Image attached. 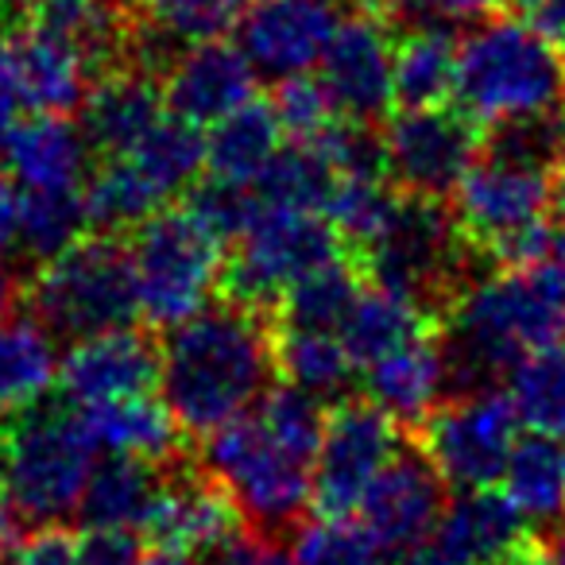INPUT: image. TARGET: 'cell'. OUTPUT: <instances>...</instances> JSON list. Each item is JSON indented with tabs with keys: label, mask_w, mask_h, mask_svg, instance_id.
I'll use <instances>...</instances> for the list:
<instances>
[{
	"label": "cell",
	"mask_w": 565,
	"mask_h": 565,
	"mask_svg": "<svg viewBox=\"0 0 565 565\" xmlns=\"http://www.w3.org/2000/svg\"><path fill=\"white\" fill-rule=\"evenodd\" d=\"M275 330L264 310L236 299L210 302L202 315L167 330L159 349V392L186 434L221 430L248 415L271 387Z\"/></svg>",
	"instance_id": "1"
},
{
	"label": "cell",
	"mask_w": 565,
	"mask_h": 565,
	"mask_svg": "<svg viewBox=\"0 0 565 565\" xmlns=\"http://www.w3.org/2000/svg\"><path fill=\"white\" fill-rule=\"evenodd\" d=\"M565 341V310L550 299L531 267L469 279L449 299L441 345L454 387H492L526 353Z\"/></svg>",
	"instance_id": "2"
},
{
	"label": "cell",
	"mask_w": 565,
	"mask_h": 565,
	"mask_svg": "<svg viewBox=\"0 0 565 565\" xmlns=\"http://www.w3.org/2000/svg\"><path fill=\"white\" fill-rule=\"evenodd\" d=\"M457 105L480 125L542 117L565 105V55L531 20L495 17L457 43Z\"/></svg>",
	"instance_id": "3"
},
{
	"label": "cell",
	"mask_w": 565,
	"mask_h": 565,
	"mask_svg": "<svg viewBox=\"0 0 565 565\" xmlns=\"http://www.w3.org/2000/svg\"><path fill=\"white\" fill-rule=\"evenodd\" d=\"M318 449L267 423L256 407L205 434L202 469L228 492L256 531H287L315 503Z\"/></svg>",
	"instance_id": "4"
},
{
	"label": "cell",
	"mask_w": 565,
	"mask_h": 565,
	"mask_svg": "<svg viewBox=\"0 0 565 565\" xmlns=\"http://www.w3.org/2000/svg\"><path fill=\"white\" fill-rule=\"evenodd\" d=\"M132 275L140 315L159 330L190 322L225 282V236L194 205H163L132 233Z\"/></svg>",
	"instance_id": "5"
},
{
	"label": "cell",
	"mask_w": 565,
	"mask_h": 565,
	"mask_svg": "<svg viewBox=\"0 0 565 565\" xmlns=\"http://www.w3.org/2000/svg\"><path fill=\"white\" fill-rule=\"evenodd\" d=\"M97 449L82 411L32 407L0 430V480L28 523L55 526L82 511Z\"/></svg>",
	"instance_id": "6"
},
{
	"label": "cell",
	"mask_w": 565,
	"mask_h": 565,
	"mask_svg": "<svg viewBox=\"0 0 565 565\" xmlns=\"http://www.w3.org/2000/svg\"><path fill=\"white\" fill-rule=\"evenodd\" d=\"M465 241L492 252L500 264L526 267L557 244L554 174L484 151L454 194Z\"/></svg>",
	"instance_id": "7"
},
{
	"label": "cell",
	"mask_w": 565,
	"mask_h": 565,
	"mask_svg": "<svg viewBox=\"0 0 565 565\" xmlns=\"http://www.w3.org/2000/svg\"><path fill=\"white\" fill-rule=\"evenodd\" d=\"M24 295L40 322L74 341L120 330L140 315L132 252L113 236H82L66 252L43 259Z\"/></svg>",
	"instance_id": "8"
},
{
	"label": "cell",
	"mask_w": 565,
	"mask_h": 565,
	"mask_svg": "<svg viewBox=\"0 0 565 565\" xmlns=\"http://www.w3.org/2000/svg\"><path fill=\"white\" fill-rule=\"evenodd\" d=\"M465 241L454 213L430 198L403 194L399 213L387 225V233L364 252H356V264L376 287L399 291L407 299L441 310L465 282Z\"/></svg>",
	"instance_id": "9"
},
{
	"label": "cell",
	"mask_w": 565,
	"mask_h": 565,
	"mask_svg": "<svg viewBox=\"0 0 565 565\" xmlns=\"http://www.w3.org/2000/svg\"><path fill=\"white\" fill-rule=\"evenodd\" d=\"M345 256V241L326 213L279 210L248 221L225 264L228 299L256 310H275L282 295L310 271Z\"/></svg>",
	"instance_id": "10"
},
{
	"label": "cell",
	"mask_w": 565,
	"mask_h": 565,
	"mask_svg": "<svg viewBox=\"0 0 565 565\" xmlns=\"http://www.w3.org/2000/svg\"><path fill=\"white\" fill-rule=\"evenodd\" d=\"M519 411L500 387H472L423 423V454L449 488L500 484L519 441Z\"/></svg>",
	"instance_id": "11"
},
{
	"label": "cell",
	"mask_w": 565,
	"mask_h": 565,
	"mask_svg": "<svg viewBox=\"0 0 565 565\" xmlns=\"http://www.w3.org/2000/svg\"><path fill=\"white\" fill-rule=\"evenodd\" d=\"M477 125L480 120L449 105L399 109L380 132L387 179L403 194L430 198V202L454 198L472 163L484 156Z\"/></svg>",
	"instance_id": "12"
},
{
	"label": "cell",
	"mask_w": 565,
	"mask_h": 565,
	"mask_svg": "<svg viewBox=\"0 0 565 565\" xmlns=\"http://www.w3.org/2000/svg\"><path fill=\"white\" fill-rule=\"evenodd\" d=\"M399 423L372 399H341L315 457V511L356 515L364 492L399 457Z\"/></svg>",
	"instance_id": "13"
},
{
	"label": "cell",
	"mask_w": 565,
	"mask_h": 565,
	"mask_svg": "<svg viewBox=\"0 0 565 565\" xmlns=\"http://www.w3.org/2000/svg\"><path fill=\"white\" fill-rule=\"evenodd\" d=\"M318 78L326 82L341 117L361 125L387 117L395 105V43L387 20L372 12L341 20L338 35L318 63Z\"/></svg>",
	"instance_id": "14"
},
{
	"label": "cell",
	"mask_w": 565,
	"mask_h": 565,
	"mask_svg": "<svg viewBox=\"0 0 565 565\" xmlns=\"http://www.w3.org/2000/svg\"><path fill=\"white\" fill-rule=\"evenodd\" d=\"M241 47L267 78H295L322 63L341 28L338 0H256L241 17Z\"/></svg>",
	"instance_id": "15"
},
{
	"label": "cell",
	"mask_w": 565,
	"mask_h": 565,
	"mask_svg": "<svg viewBox=\"0 0 565 565\" xmlns=\"http://www.w3.org/2000/svg\"><path fill=\"white\" fill-rule=\"evenodd\" d=\"M256 82L259 71L241 43L202 40L174 51L163 74V97L174 117L198 128H213L228 113L256 102Z\"/></svg>",
	"instance_id": "16"
},
{
	"label": "cell",
	"mask_w": 565,
	"mask_h": 565,
	"mask_svg": "<svg viewBox=\"0 0 565 565\" xmlns=\"http://www.w3.org/2000/svg\"><path fill=\"white\" fill-rule=\"evenodd\" d=\"M446 480L438 477L426 454H403L376 477V484L364 492L356 519L384 542L403 562L418 554L426 534L434 531L441 508H446Z\"/></svg>",
	"instance_id": "17"
},
{
	"label": "cell",
	"mask_w": 565,
	"mask_h": 565,
	"mask_svg": "<svg viewBox=\"0 0 565 565\" xmlns=\"http://www.w3.org/2000/svg\"><path fill=\"white\" fill-rule=\"evenodd\" d=\"M526 542V519L503 488H465L446 500L411 565H492Z\"/></svg>",
	"instance_id": "18"
},
{
	"label": "cell",
	"mask_w": 565,
	"mask_h": 565,
	"mask_svg": "<svg viewBox=\"0 0 565 565\" xmlns=\"http://www.w3.org/2000/svg\"><path fill=\"white\" fill-rule=\"evenodd\" d=\"M156 384L159 353L143 333L128 326L78 338L58 364V392L78 411L125 399V395H143Z\"/></svg>",
	"instance_id": "19"
},
{
	"label": "cell",
	"mask_w": 565,
	"mask_h": 565,
	"mask_svg": "<svg viewBox=\"0 0 565 565\" xmlns=\"http://www.w3.org/2000/svg\"><path fill=\"white\" fill-rule=\"evenodd\" d=\"M241 519L236 503L213 477H167L143 523V539L171 554L210 557L241 534Z\"/></svg>",
	"instance_id": "20"
},
{
	"label": "cell",
	"mask_w": 565,
	"mask_h": 565,
	"mask_svg": "<svg viewBox=\"0 0 565 565\" xmlns=\"http://www.w3.org/2000/svg\"><path fill=\"white\" fill-rule=\"evenodd\" d=\"M0 156L17 190H86L94 174V143L63 113H35L32 120H20Z\"/></svg>",
	"instance_id": "21"
},
{
	"label": "cell",
	"mask_w": 565,
	"mask_h": 565,
	"mask_svg": "<svg viewBox=\"0 0 565 565\" xmlns=\"http://www.w3.org/2000/svg\"><path fill=\"white\" fill-rule=\"evenodd\" d=\"M4 47H9V66H12V78H17L20 102L28 109L63 113L66 117V113L86 105L89 89H94L97 66L74 43L28 24Z\"/></svg>",
	"instance_id": "22"
},
{
	"label": "cell",
	"mask_w": 565,
	"mask_h": 565,
	"mask_svg": "<svg viewBox=\"0 0 565 565\" xmlns=\"http://www.w3.org/2000/svg\"><path fill=\"white\" fill-rule=\"evenodd\" d=\"M163 82H156L148 71H109L102 82H94L86 105H82V132L94 143L97 156L113 159L132 151L159 120L167 117Z\"/></svg>",
	"instance_id": "23"
},
{
	"label": "cell",
	"mask_w": 565,
	"mask_h": 565,
	"mask_svg": "<svg viewBox=\"0 0 565 565\" xmlns=\"http://www.w3.org/2000/svg\"><path fill=\"white\" fill-rule=\"evenodd\" d=\"M449 384L454 376H449L446 345L434 333L407 341L364 369V395L403 426L426 423Z\"/></svg>",
	"instance_id": "24"
},
{
	"label": "cell",
	"mask_w": 565,
	"mask_h": 565,
	"mask_svg": "<svg viewBox=\"0 0 565 565\" xmlns=\"http://www.w3.org/2000/svg\"><path fill=\"white\" fill-rule=\"evenodd\" d=\"M55 330L40 318H0V423L40 407L58 384Z\"/></svg>",
	"instance_id": "25"
},
{
	"label": "cell",
	"mask_w": 565,
	"mask_h": 565,
	"mask_svg": "<svg viewBox=\"0 0 565 565\" xmlns=\"http://www.w3.org/2000/svg\"><path fill=\"white\" fill-rule=\"evenodd\" d=\"M140 4V28H136V55L148 71L163 58V66L174 58L179 47L202 40H225L241 24L248 0H136Z\"/></svg>",
	"instance_id": "26"
},
{
	"label": "cell",
	"mask_w": 565,
	"mask_h": 565,
	"mask_svg": "<svg viewBox=\"0 0 565 565\" xmlns=\"http://www.w3.org/2000/svg\"><path fill=\"white\" fill-rule=\"evenodd\" d=\"M82 51L97 74H109L136 47V28L125 0H32V20Z\"/></svg>",
	"instance_id": "27"
},
{
	"label": "cell",
	"mask_w": 565,
	"mask_h": 565,
	"mask_svg": "<svg viewBox=\"0 0 565 565\" xmlns=\"http://www.w3.org/2000/svg\"><path fill=\"white\" fill-rule=\"evenodd\" d=\"M282 125L275 117L271 102H248L244 109L228 113L225 120L205 136V171L210 179L228 186H248L271 167L282 151Z\"/></svg>",
	"instance_id": "28"
},
{
	"label": "cell",
	"mask_w": 565,
	"mask_h": 565,
	"mask_svg": "<svg viewBox=\"0 0 565 565\" xmlns=\"http://www.w3.org/2000/svg\"><path fill=\"white\" fill-rule=\"evenodd\" d=\"M82 418H86L97 446L109 449V454L143 457V461L159 465L179 454V418L171 415L163 399H151V392L97 403V407L82 411Z\"/></svg>",
	"instance_id": "29"
},
{
	"label": "cell",
	"mask_w": 565,
	"mask_h": 565,
	"mask_svg": "<svg viewBox=\"0 0 565 565\" xmlns=\"http://www.w3.org/2000/svg\"><path fill=\"white\" fill-rule=\"evenodd\" d=\"M163 484L167 477L159 461L109 454V461L94 465L78 515L86 519V526H128V531L143 534V523H148Z\"/></svg>",
	"instance_id": "30"
},
{
	"label": "cell",
	"mask_w": 565,
	"mask_h": 565,
	"mask_svg": "<svg viewBox=\"0 0 565 565\" xmlns=\"http://www.w3.org/2000/svg\"><path fill=\"white\" fill-rule=\"evenodd\" d=\"M434 330V310L423 302L407 299L399 291H387V287H372L361 291V299L353 302L345 326H341V338H345L349 353L361 369H369L372 361L395 353L407 341L423 338Z\"/></svg>",
	"instance_id": "31"
},
{
	"label": "cell",
	"mask_w": 565,
	"mask_h": 565,
	"mask_svg": "<svg viewBox=\"0 0 565 565\" xmlns=\"http://www.w3.org/2000/svg\"><path fill=\"white\" fill-rule=\"evenodd\" d=\"M457 94V40L446 28L415 24L395 43V105L430 109Z\"/></svg>",
	"instance_id": "32"
},
{
	"label": "cell",
	"mask_w": 565,
	"mask_h": 565,
	"mask_svg": "<svg viewBox=\"0 0 565 565\" xmlns=\"http://www.w3.org/2000/svg\"><path fill=\"white\" fill-rule=\"evenodd\" d=\"M500 488L526 523H557L565 519V449L562 441L531 438L515 441L508 457V469L500 477Z\"/></svg>",
	"instance_id": "33"
},
{
	"label": "cell",
	"mask_w": 565,
	"mask_h": 565,
	"mask_svg": "<svg viewBox=\"0 0 565 565\" xmlns=\"http://www.w3.org/2000/svg\"><path fill=\"white\" fill-rule=\"evenodd\" d=\"M275 369L282 380L302 392L330 399L349 387L361 364L353 361L345 338L338 330H291L275 326Z\"/></svg>",
	"instance_id": "34"
},
{
	"label": "cell",
	"mask_w": 565,
	"mask_h": 565,
	"mask_svg": "<svg viewBox=\"0 0 565 565\" xmlns=\"http://www.w3.org/2000/svg\"><path fill=\"white\" fill-rule=\"evenodd\" d=\"M125 159L167 205L174 194L194 186L198 174L205 171V136L198 125L167 113L132 151H125Z\"/></svg>",
	"instance_id": "35"
},
{
	"label": "cell",
	"mask_w": 565,
	"mask_h": 565,
	"mask_svg": "<svg viewBox=\"0 0 565 565\" xmlns=\"http://www.w3.org/2000/svg\"><path fill=\"white\" fill-rule=\"evenodd\" d=\"M508 395L526 430L565 441V341L526 353L508 372Z\"/></svg>",
	"instance_id": "36"
},
{
	"label": "cell",
	"mask_w": 565,
	"mask_h": 565,
	"mask_svg": "<svg viewBox=\"0 0 565 565\" xmlns=\"http://www.w3.org/2000/svg\"><path fill=\"white\" fill-rule=\"evenodd\" d=\"M17 244L32 259H51L94 228L86 190H17Z\"/></svg>",
	"instance_id": "37"
},
{
	"label": "cell",
	"mask_w": 565,
	"mask_h": 565,
	"mask_svg": "<svg viewBox=\"0 0 565 565\" xmlns=\"http://www.w3.org/2000/svg\"><path fill=\"white\" fill-rule=\"evenodd\" d=\"M361 264H349V256L333 259V264L310 271L302 282H295L291 291L282 295L275 307L279 322L291 330H338L345 326L353 302L361 299Z\"/></svg>",
	"instance_id": "38"
},
{
	"label": "cell",
	"mask_w": 565,
	"mask_h": 565,
	"mask_svg": "<svg viewBox=\"0 0 565 565\" xmlns=\"http://www.w3.org/2000/svg\"><path fill=\"white\" fill-rule=\"evenodd\" d=\"M399 202L403 190L387 174H353V179H338L326 202V217L349 248L364 252L387 233V225L399 213Z\"/></svg>",
	"instance_id": "39"
},
{
	"label": "cell",
	"mask_w": 565,
	"mask_h": 565,
	"mask_svg": "<svg viewBox=\"0 0 565 565\" xmlns=\"http://www.w3.org/2000/svg\"><path fill=\"white\" fill-rule=\"evenodd\" d=\"M295 557L299 565H407L353 515H318L307 523L295 542Z\"/></svg>",
	"instance_id": "40"
},
{
	"label": "cell",
	"mask_w": 565,
	"mask_h": 565,
	"mask_svg": "<svg viewBox=\"0 0 565 565\" xmlns=\"http://www.w3.org/2000/svg\"><path fill=\"white\" fill-rule=\"evenodd\" d=\"M271 109L279 117L282 132L295 140H315L318 132L341 120L338 105H333L330 89L318 74H295V78H279L271 97Z\"/></svg>",
	"instance_id": "41"
},
{
	"label": "cell",
	"mask_w": 565,
	"mask_h": 565,
	"mask_svg": "<svg viewBox=\"0 0 565 565\" xmlns=\"http://www.w3.org/2000/svg\"><path fill=\"white\" fill-rule=\"evenodd\" d=\"M0 565H82V550L78 539H71L58 526H40L0 557Z\"/></svg>",
	"instance_id": "42"
},
{
	"label": "cell",
	"mask_w": 565,
	"mask_h": 565,
	"mask_svg": "<svg viewBox=\"0 0 565 565\" xmlns=\"http://www.w3.org/2000/svg\"><path fill=\"white\" fill-rule=\"evenodd\" d=\"M82 565H136L140 562V531L128 526H86L78 539Z\"/></svg>",
	"instance_id": "43"
},
{
	"label": "cell",
	"mask_w": 565,
	"mask_h": 565,
	"mask_svg": "<svg viewBox=\"0 0 565 565\" xmlns=\"http://www.w3.org/2000/svg\"><path fill=\"white\" fill-rule=\"evenodd\" d=\"M210 565H299L295 550H287L282 542H275L271 534H236L233 542L210 554Z\"/></svg>",
	"instance_id": "44"
},
{
	"label": "cell",
	"mask_w": 565,
	"mask_h": 565,
	"mask_svg": "<svg viewBox=\"0 0 565 565\" xmlns=\"http://www.w3.org/2000/svg\"><path fill=\"white\" fill-rule=\"evenodd\" d=\"M20 89H17V78H12V66H9V47L0 43V148L9 140V132L20 125L17 120V109H20Z\"/></svg>",
	"instance_id": "45"
},
{
	"label": "cell",
	"mask_w": 565,
	"mask_h": 565,
	"mask_svg": "<svg viewBox=\"0 0 565 565\" xmlns=\"http://www.w3.org/2000/svg\"><path fill=\"white\" fill-rule=\"evenodd\" d=\"M519 9H523V20H531L550 40H565V0H519Z\"/></svg>",
	"instance_id": "46"
},
{
	"label": "cell",
	"mask_w": 565,
	"mask_h": 565,
	"mask_svg": "<svg viewBox=\"0 0 565 565\" xmlns=\"http://www.w3.org/2000/svg\"><path fill=\"white\" fill-rule=\"evenodd\" d=\"M503 4L508 0H423L426 17H441V20H477L503 9Z\"/></svg>",
	"instance_id": "47"
},
{
	"label": "cell",
	"mask_w": 565,
	"mask_h": 565,
	"mask_svg": "<svg viewBox=\"0 0 565 565\" xmlns=\"http://www.w3.org/2000/svg\"><path fill=\"white\" fill-rule=\"evenodd\" d=\"M24 523H28V515L20 511V503L12 500V492L4 488V480H0V557L9 554V550L24 539Z\"/></svg>",
	"instance_id": "48"
},
{
	"label": "cell",
	"mask_w": 565,
	"mask_h": 565,
	"mask_svg": "<svg viewBox=\"0 0 565 565\" xmlns=\"http://www.w3.org/2000/svg\"><path fill=\"white\" fill-rule=\"evenodd\" d=\"M17 210H20L17 186H12L9 174H0V252L17 241Z\"/></svg>",
	"instance_id": "49"
},
{
	"label": "cell",
	"mask_w": 565,
	"mask_h": 565,
	"mask_svg": "<svg viewBox=\"0 0 565 565\" xmlns=\"http://www.w3.org/2000/svg\"><path fill=\"white\" fill-rule=\"evenodd\" d=\"M17 299H20V279H17V271H12L9 259H4V252H0V318L12 315Z\"/></svg>",
	"instance_id": "50"
},
{
	"label": "cell",
	"mask_w": 565,
	"mask_h": 565,
	"mask_svg": "<svg viewBox=\"0 0 565 565\" xmlns=\"http://www.w3.org/2000/svg\"><path fill=\"white\" fill-rule=\"evenodd\" d=\"M492 565H557V557H550L542 546H531V542H519L515 550H508V554L500 557V562Z\"/></svg>",
	"instance_id": "51"
},
{
	"label": "cell",
	"mask_w": 565,
	"mask_h": 565,
	"mask_svg": "<svg viewBox=\"0 0 565 565\" xmlns=\"http://www.w3.org/2000/svg\"><path fill=\"white\" fill-rule=\"evenodd\" d=\"M136 565H194L186 554H171V550H156V554H143Z\"/></svg>",
	"instance_id": "52"
},
{
	"label": "cell",
	"mask_w": 565,
	"mask_h": 565,
	"mask_svg": "<svg viewBox=\"0 0 565 565\" xmlns=\"http://www.w3.org/2000/svg\"><path fill=\"white\" fill-rule=\"evenodd\" d=\"M17 4H32V0H0V9H17Z\"/></svg>",
	"instance_id": "53"
},
{
	"label": "cell",
	"mask_w": 565,
	"mask_h": 565,
	"mask_svg": "<svg viewBox=\"0 0 565 565\" xmlns=\"http://www.w3.org/2000/svg\"><path fill=\"white\" fill-rule=\"evenodd\" d=\"M557 565H565V550H562V554H557Z\"/></svg>",
	"instance_id": "54"
},
{
	"label": "cell",
	"mask_w": 565,
	"mask_h": 565,
	"mask_svg": "<svg viewBox=\"0 0 565 565\" xmlns=\"http://www.w3.org/2000/svg\"><path fill=\"white\" fill-rule=\"evenodd\" d=\"M562 550H565V526H562Z\"/></svg>",
	"instance_id": "55"
},
{
	"label": "cell",
	"mask_w": 565,
	"mask_h": 565,
	"mask_svg": "<svg viewBox=\"0 0 565 565\" xmlns=\"http://www.w3.org/2000/svg\"><path fill=\"white\" fill-rule=\"evenodd\" d=\"M562 55H565V40H562Z\"/></svg>",
	"instance_id": "56"
},
{
	"label": "cell",
	"mask_w": 565,
	"mask_h": 565,
	"mask_svg": "<svg viewBox=\"0 0 565 565\" xmlns=\"http://www.w3.org/2000/svg\"><path fill=\"white\" fill-rule=\"evenodd\" d=\"M0 12H4V9H0Z\"/></svg>",
	"instance_id": "57"
}]
</instances>
